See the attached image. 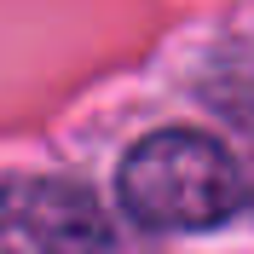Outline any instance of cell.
Here are the masks:
<instances>
[{
    "mask_svg": "<svg viewBox=\"0 0 254 254\" xmlns=\"http://www.w3.org/2000/svg\"><path fill=\"white\" fill-rule=\"evenodd\" d=\"M0 254H110L104 208L69 179H6Z\"/></svg>",
    "mask_w": 254,
    "mask_h": 254,
    "instance_id": "cell-2",
    "label": "cell"
},
{
    "mask_svg": "<svg viewBox=\"0 0 254 254\" xmlns=\"http://www.w3.org/2000/svg\"><path fill=\"white\" fill-rule=\"evenodd\" d=\"M122 208L150 231H202L237 208V168L202 133H150L116 174Z\"/></svg>",
    "mask_w": 254,
    "mask_h": 254,
    "instance_id": "cell-1",
    "label": "cell"
}]
</instances>
